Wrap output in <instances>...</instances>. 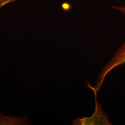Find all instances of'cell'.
<instances>
[{
    "mask_svg": "<svg viewBox=\"0 0 125 125\" xmlns=\"http://www.w3.org/2000/svg\"><path fill=\"white\" fill-rule=\"evenodd\" d=\"M89 88L93 90L95 95V109L94 114L90 117H85L83 118L78 117L72 121V125H111L112 124L109 121L108 116L103 112L101 105L97 100V91L88 83Z\"/></svg>",
    "mask_w": 125,
    "mask_h": 125,
    "instance_id": "cell-1",
    "label": "cell"
},
{
    "mask_svg": "<svg viewBox=\"0 0 125 125\" xmlns=\"http://www.w3.org/2000/svg\"><path fill=\"white\" fill-rule=\"evenodd\" d=\"M125 63V41L121 45L112 59L104 67L100 74L96 83L94 87L97 92L101 89L103 83L108 74L114 69Z\"/></svg>",
    "mask_w": 125,
    "mask_h": 125,
    "instance_id": "cell-2",
    "label": "cell"
},
{
    "mask_svg": "<svg viewBox=\"0 0 125 125\" xmlns=\"http://www.w3.org/2000/svg\"><path fill=\"white\" fill-rule=\"evenodd\" d=\"M17 0H0V9L6 5L9 4L10 3L13 2Z\"/></svg>",
    "mask_w": 125,
    "mask_h": 125,
    "instance_id": "cell-4",
    "label": "cell"
},
{
    "mask_svg": "<svg viewBox=\"0 0 125 125\" xmlns=\"http://www.w3.org/2000/svg\"><path fill=\"white\" fill-rule=\"evenodd\" d=\"M113 9H116L119 11L121 13L125 14V6H114Z\"/></svg>",
    "mask_w": 125,
    "mask_h": 125,
    "instance_id": "cell-5",
    "label": "cell"
},
{
    "mask_svg": "<svg viewBox=\"0 0 125 125\" xmlns=\"http://www.w3.org/2000/svg\"><path fill=\"white\" fill-rule=\"evenodd\" d=\"M31 122L24 115L22 117L5 115L3 113H0V125H29Z\"/></svg>",
    "mask_w": 125,
    "mask_h": 125,
    "instance_id": "cell-3",
    "label": "cell"
}]
</instances>
